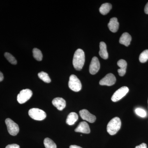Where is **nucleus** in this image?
<instances>
[{"mask_svg":"<svg viewBox=\"0 0 148 148\" xmlns=\"http://www.w3.org/2000/svg\"><path fill=\"white\" fill-rule=\"evenodd\" d=\"M84 51L80 49H77L74 53L73 64L75 69L77 71H81L85 63Z\"/></svg>","mask_w":148,"mask_h":148,"instance_id":"f257e3e1","label":"nucleus"},{"mask_svg":"<svg viewBox=\"0 0 148 148\" xmlns=\"http://www.w3.org/2000/svg\"><path fill=\"white\" fill-rule=\"evenodd\" d=\"M121 121L118 117H114L107 125V131L110 135H113L118 132L121 127Z\"/></svg>","mask_w":148,"mask_h":148,"instance_id":"f03ea898","label":"nucleus"},{"mask_svg":"<svg viewBox=\"0 0 148 148\" xmlns=\"http://www.w3.org/2000/svg\"><path fill=\"white\" fill-rule=\"evenodd\" d=\"M69 88L75 92H78L82 89V85L80 80L76 76L72 75L70 77L69 82Z\"/></svg>","mask_w":148,"mask_h":148,"instance_id":"7ed1b4c3","label":"nucleus"},{"mask_svg":"<svg viewBox=\"0 0 148 148\" xmlns=\"http://www.w3.org/2000/svg\"><path fill=\"white\" fill-rule=\"evenodd\" d=\"M29 116L37 121H42L46 117V114L42 110L38 108H32L29 111Z\"/></svg>","mask_w":148,"mask_h":148,"instance_id":"20e7f679","label":"nucleus"},{"mask_svg":"<svg viewBox=\"0 0 148 148\" xmlns=\"http://www.w3.org/2000/svg\"><path fill=\"white\" fill-rule=\"evenodd\" d=\"M5 122L9 133L12 136L17 135L19 131L18 125L9 118L7 119Z\"/></svg>","mask_w":148,"mask_h":148,"instance_id":"39448f33","label":"nucleus"},{"mask_svg":"<svg viewBox=\"0 0 148 148\" xmlns=\"http://www.w3.org/2000/svg\"><path fill=\"white\" fill-rule=\"evenodd\" d=\"M33 95L32 90L29 89L21 90L17 95V100L20 104H24L31 98Z\"/></svg>","mask_w":148,"mask_h":148,"instance_id":"423d86ee","label":"nucleus"},{"mask_svg":"<svg viewBox=\"0 0 148 148\" xmlns=\"http://www.w3.org/2000/svg\"><path fill=\"white\" fill-rule=\"evenodd\" d=\"M129 91V88L127 86H123L116 90L112 96L111 100L113 102L119 101L127 94Z\"/></svg>","mask_w":148,"mask_h":148,"instance_id":"0eeeda50","label":"nucleus"},{"mask_svg":"<svg viewBox=\"0 0 148 148\" xmlns=\"http://www.w3.org/2000/svg\"><path fill=\"white\" fill-rule=\"evenodd\" d=\"M116 78L113 74L109 73L100 80L99 84L101 85L111 86L115 83Z\"/></svg>","mask_w":148,"mask_h":148,"instance_id":"6e6552de","label":"nucleus"},{"mask_svg":"<svg viewBox=\"0 0 148 148\" xmlns=\"http://www.w3.org/2000/svg\"><path fill=\"white\" fill-rule=\"evenodd\" d=\"M100 68V62L98 58L95 56L93 57L89 66V72L91 75H95L98 73Z\"/></svg>","mask_w":148,"mask_h":148,"instance_id":"1a4fd4ad","label":"nucleus"},{"mask_svg":"<svg viewBox=\"0 0 148 148\" xmlns=\"http://www.w3.org/2000/svg\"><path fill=\"white\" fill-rule=\"evenodd\" d=\"M79 114L83 119L89 122L90 123H93L96 120V116L90 113L87 110L85 109L81 110L79 111Z\"/></svg>","mask_w":148,"mask_h":148,"instance_id":"9d476101","label":"nucleus"},{"mask_svg":"<svg viewBox=\"0 0 148 148\" xmlns=\"http://www.w3.org/2000/svg\"><path fill=\"white\" fill-rule=\"evenodd\" d=\"M52 103L58 110H62L66 107V101L62 98L58 97L54 98L52 101Z\"/></svg>","mask_w":148,"mask_h":148,"instance_id":"9b49d317","label":"nucleus"},{"mask_svg":"<svg viewBox=\"0 0 148 148\" xmlns=\"http://www.w3.org/2000/svg\"><path fill=\"white\" fill-rule=\"evenodd\" d=\"M75 131L76 132L89 134L90 132V127L86 122L82 121L80 123L78 126L75 129Z\"/></svg>","mask_w":148,"mask_h":148,"instance_id":"f8f14e48","label":"nucleus"},{"mask_svg":"<svg viewBox=\"0 0 148 148\" xmlns=\"http://www.w3.org/2000/svg\"><path fill=\"white\" fill-rule=\"evenodd\" d=\"M108 27L110 31L113 33L117 32L119 28V23L116 17L111 18L108 24Z\"/></svg>","mask_w":148,"mask_h":148,"instance_id":"ddd939ff","label":"nucleus"},{"mask_svg":"<svg viewBox=\"0 0 148 148\" xmlns=\"http://www.w3.org/2000/svg\"><path fill=\"white\" fill-rule=\"evenodd\" d=\"M117 65L120 67V69L118 70L119 74L120 76H123L126 73L127 62L123 59H121L118 61Z\"/></svg>","mask_w":148,"mask_h":148,"instance_id":"4468645a","label":"nucleus"},{"mask_svg":"<svg viewBox=\"0 0 148 148\" xmlns=\"http://www.w3.org/2000/svg\"><path fill=\"white\" fill-rule=\"evenodd\" d=\"M132 40L131 36L128 33H124L120 38L119 43L125 46H128L130 45Z\"/></svg>","mask_w":148,"mask_h":148,"instance_id":"2eb2a0df","label":"nucleus"},{"mask_svg":"<svg viewBox=\"0 0 148 148\" xmlns=\"http://www.w3.org/2000/svg\"><path fill=\"white\" fill-rule=\"evenodd\" d=\"M99 55L101 58L104 59H107L108 58V53L107 49V46L106 43L101 42L100 43V51Z\"/></svg>","mask_w":148,"mask_h":148,"instance_id":"dca6fc26","label":"nucleus"},{"mask_svg":"<svg viewBox=\"0 0 148 148\" xmlns=\"http://www.w3.org/2000/svg\"><path fill=\"white\" fill-rule=\"evenodd\" d=\"M78 119L77 114L75 112H71L69 114L66 119V122L69 125H73Z\"/></svg>","mask_w":148,"mask_h":148,"instance_id":"f3484780","label":"nucleus"},{"mask_svg":"<svg viewBox=\"0 0 148 148\" xmlns=\"http://www.w3.org/2000/svg\"><path fill=\"white\" fill-rule=\"evenodd\" d=\"M112 5L109 3H105L101 5L99 9L100 13L103 15H106L109 13L110 10L112 9Z\"/></svg>","mask_w":148,"mask_h":148,"instance_id":"a211bd4d","label":"nucleus"},{"mask_svg":"<svg viewBox=\"0 0 148 148\" xmlns=\"http://www.w3.org/2000/svg\"><path fill=\"white\" fill-rule=\"evenodd\" d=\"M44 144L46 148H56V144L49 138H46L44 141Z\"/></svg>","mask_w":148,"mask_h":148,"instance_id":"6ab92c4d","label":"nucleus"},{"mask_svg":"<svg viewBox=\"0 0 148 148\" xmlns=\"http://www.w3.org/2000/svg\"><path fill=\"white\" fill-rule=\"evenodd\" d=\"M33 56L34 58L38 61H41L42 60L43 55L40 49L36 48H34L33 50Z\"/></svg>","mask_w":148,"mask_h":148,"instance_id":"aec40b11","label":"nucleus"},{"mask_svg":"<svg viewBox=\"0 0 148 148\" xmlns=\"http://www.w3.org/2000/svg\"><path fill=\"white\" fill-rule=\"evenodd\" d=\"M39 77L42 80L45 82L49 83L51 82V80L47 73L44 72H41L38 74Z\"/></svg>","mask_w":148,"mask_h":148,"instance_id":"412c9836","label":"nucleus"},{"mask_svg":"<svg viewBox=\"0 0 148 148\" xmlns=\"http://www.w3.org/2000/svg\"><path fill=\"white\" fill-rule=\"evenodd\" d=\"M148 60V49L144 51L140 54L139 57V60L141 63H144Z\"/></svg>","mask_w":148,"mask_h":148,"instance_id":"4be33fe9","label":"nucleus"},{"mask_svg":"<svg viewBox=\"0 0 148 148\" xmlns=\"http://www.w3.org/2000/svg\"><path fill=\"white\" fill-rule=\"evenodd\" d=\"M5 57L7 59L8 61L11 63V64H13V65H16L17 64V61L16 59L14 58V56H13L10 53L8 52H6L4 54Z\"/></svg>","mask_w":148,"mask_h":148,"instance_id":"5701e85b","label":"nucleus"},{"mask_svg":"<svg viewBox=\"0 0 148 148\" xmlns=\"http://www.w3.org/2000/svg\"><path fill=\"white\" fill-rule=\"evenodd\" d=\"M135 113L138 116L141 117H145L147 116V112L145 110L142 108H137L135 110Z\"/></svg>","mask_w":148,"mask_h":148,"instance_id":"b1692460","label":"nucleus"},{"mask_svg":"<svg viewBox=\"0 0 148 148\" xmlns=\"http://www.w3.org/2000/svg\"><path fill=\"white\" fill-rule=\"evenodd\" d=\"M5 148H20V147L17 144H11L7 146Z\"/></svg>","mask_w":148,"mask_h":148,"instance_id":"393cba45","label":"nucleus"},{"mask_svg":"<svg viewBox=\"0 0 148 148\" xmlns=\"http://www.w3.org/2000/svg\"><path fill=\"white\" fill-rule=\"evenodd\" d=\"M135 148H147V147L145 143H142L140 145L136 146Z\"/></svg>","mask_w":148,"mask_h":148,"instance_id":"a878e982","label":"nucleus"},{"mask_svg":"<svg viewBox=\"0 0 148 148\" xmlns=\"http://www.w3.org/2000/svg\"><path fill=\"white\" fill-rule=\"evenodd\" d=\"M145 12L147 14H148V2L146 4L145 7Z\"/></svg>","mask_w":148,"mask_h":148,"instance_id":"bb28decb","label":"nucleus"},{"mask_svg":"<svg viewBox=\"0 0 148 148\" xmlns=\"http://www.w3.org/2000/svg\"><path fill=\"white\" fill-rule=\"evenodd\" d=\"M3 78L4 77L3 75V74L0 71V82L2 81L3 80Z\"/></svg>","mask_w":148,"mask_h":148,"instance_id":"cd10ccee","label":"nucleus"},{"mask_svg":"<svg viewBox=\"0 0 148 148\" xmlns=\"http://www.w3.org/2000/svg\"><path fill=\"white\" fill-rule=\"evenodd\" d=\"M70 148H82L79 146L75 145H71L70 147Z\"/></svg>","mask_w":148,"mask_h":148,"instance_id":"c85d7f7f","label":"nucleus"},{"mask_svg":"<svg viewBox=\"0 0 148 148\" xmlns=\"http://www.w3.org/2000/svg\"></svg>","mask_w":148,"mask_h":148,"instance_id":"c756f323","label":"nucleus"}]
</instances>
